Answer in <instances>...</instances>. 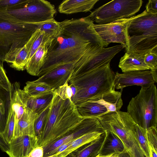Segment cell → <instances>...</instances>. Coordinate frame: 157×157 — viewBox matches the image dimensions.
<instances>
[{"label":"cell","instance_id":"8d00e7d4","mask_svg":"<svg viewBox=\"0 0 157 157\" xmlns=\"http://www.w3.org/2000/svg\"><path fill=\"white\" fill-rule=\"evenodd\" d=\"M147 12L157 15V0H149L146 6Z\"/></svg>","mask_w":157,"mask_h":157},{"label":"cell","instance_id":"603a6c76","mask_svg":"<svg viewBox=\"0 0 157 157\" xmlns=\"http://www.w3.org/2000/svg\"><path fill=\"white\" fill-rule=\"evenodd\" d=\"M28 96L40 98L53 94L54 90L46 83L35 80L27 81L23 90Z\"/></svg>","mask_w":157,"mask_h":157},{"label":"cell","instance_id":"e575fe53","mask_svg":"<svg viewBox=\"0 0 157 157\" xmlns=\"http://www.w3.org/2000/svg\"><path fill=\"white\" fill-rule=\"evenodd\" d=\"M54 92L63 99L71 100L72 97L71 90L68 83L55 89Z\"/></svg>","mask_w":157,"mask_h":157},{"label":"cell","instance_id":"f1b7e54d","mask_svg":"<svg viewBox=\"0 0 157 157\" xmlns=\"http://www.w3.org/2000/svg\"><path fill=\"white\" fill-rule=\"evenodd\" d=\"M38 29L44 31L48 36L55 38L59 33L61 27L59 22L53 18L40 22Z\"/></svg>","mask_w":157,"mask_h":157},{"label":"cell","instance_id":"f546056e","mask_svg":"<svg viewBox=\"0 0 157 157\" xmlns=\"http://www.w3.org/2000/svg\"><path fill=\"white\" fill-rule=\"evenodd\" d=\"M49 105L38 114L34 121V128L35 135L38 140L40 136L47 117Z\"/></svg>","mask_w":157,"mask_h":157},{"label":"cell","instance_id":"7bdbcfd3","mask_svg":"<svg viewBox=\"0 0 157 157\" xmlns=\"http://www.w3.org/2000/svg\"><path fill=\"white\" fill-rule=\"evenodd\" d=\"M46 157H59L58 155H54Z\"/></svg>","mask_w":157,"mask_h":157},{"label":"cell","instance_id":"ffe728a7","mask_svg":"<svg viewBox=\"0 0 157 157\" xmlns=\"http://www.w3.org/2000/svg\"><path fill=\"white\" fill-rule=\"evenodd\" d=\"M105 138L98 155L120 154L126 151L122 141L117 136L110 131L105 130Z\"/></svg>","mask_w":157,"mask_h":157},{"label":"cell","instance_id":"4fadbf2b","mask_svg":"<svg viewBox=\"0 0 157 157\" xmlns=\"http://www.w3.org/2000/svg\"><path fill=\"white\" fill-rule=\"evenodd\" d=\"M9 145L6 153L9 157H28L38 146V139L35 136H22L13 139Z\"/></svg>","mask_w":157,"mask_h":157},{"label":"cell","instance_id":"30bf717a","mask_svg":"<svg viewBox=\"0 0 157 157\" xmlns=\"http://www.w3.org/2000/svg\"><path fill=\"white\" fill-rule=\"evenodd\" d=\"M133 16L117 20L106 24H94V28L104 41L109 44L110 43H120L124 45L125 48L126 43V27Z\"/></svg>","mask_w":157,"mask_h":157},{"label":"cell","instance_id":"52a82bcc","mask_svg":"<svg viewBox=\"0 0 157 157\" xmlns=\"http://www.w3.org/2000/svg\"><path fill=\"white\" fill-rule=\"evenodd\" d=\"M142 0H115L98 7L88 16L98 24L130 18L140 10Z\"/></svg>","mask_w":157,"mask_h":157},{"label":"cell","instance_id":"484cf974","mask_svg":"<svg viewBox=\"0 0 157 157\" xmlns=\"http://www.w3.org/2000/svg\"><path fill=\"white\" fill-rule=\"evenodd\" d=\"M11 90L8 91L0 87V132L4 131L7 121L10 102Z\"/></svg>","mask_w":157,"mask_h":157},{"label":"cell","instance_id":"ab89813d","mask_svg":"<svg viewBox=\"0 0 157 157\" xmlns=\"http://www.w3.org/2000/svg\"><path fill=\"white\" fill-rule=\"evenodd\" d=\"M118 157H131L129 153L125 151L119 154Z\"/></svg>","mask_w":157,"mask_h":157},{"label":"cell","instance_id":"74e56055","mask_svg":"<svg viewBox=\"0 0 157 157\" xmlns=\"http://www.w3.org/2000/svg\"><path fill=\"white\" fill-rule=\"evenodd\" d=\"M44 154L43 147L38 146L32 151L28 157H43Z\"/></svg>","mask_w":157,"mask_h":157},{"label":"cell","instance_id":"4dcf8cb0","mask_svg":"<svg viewBox=\"0 0 157 157\" xmlns=\"http://www.w3.org/2000/svg\"><path fill=\"white\" fill-rule=\"evenodd\" d=\"M51 38H54L48 36L45 34L44 31L40 30L31 47L29 57L28 61L42 43L44 41Z\"/></svg>","mask_w":157,"mask_h":157},{"label":"cell","instance_id":"836d02e7","mask_svg":"<svg viewBox=\"0 0 157 157\" xmlns=\"http://www.w3.org/2000/svg\"><path fill=\"white\" fill-rule=\"evenodd\" d=\"M28 0H0V6L5 7L8 10L23 7Z\"/></svg>","mask_w":157,"mask_h":157},{"label":"cell","instance_id":"8992f818","mask_svg":"<svg viewBox=\"0 0 157 157\" xmlns=\"http://www.w3.org/2000/svg\"><path fill=\"white\" fill-rule=\"evenodd\" d=\"M127 113L135 123L145 129L157 126V89L154 84L141 87L127 107Z\"/></svg>","mask_w":157,"mask_h":157},{"label":"cell","instance_id":"3957f363","mask_svg":"<svg viewBox=\"0 0 157 157\" xmlns=\"http://www.w3.org/2000/svg\"><path fill=\"white\" fill-rule=\"evenodd\" d=\"M126 52L145 55L157 51V15L145 10L133 17L126 29Z\"/></svg>","mask_w":157,"mask_h":157},{"label":"cell","instance_id":"1f68e13d","mask_svg":"<svg viewBox=\"0 0 157 157\" xmlns=\"http://www.w3.org/2000/svg\"><path fill=\"white\" fill-rule=\"evenodd\" d=\"M144 61L150 70H157V51H152L144 55Z\"/></svg>","mask_w":157,"mask_h":157},{"label":"cell","instance_id":"8fae6325","mask_svg":"<svg viewBox=\"0 0 157 157\" xmlns=\"http://www.w3.org/2000/svg\"><path fill=\"white\" fill-rule=\"evenodd\" d=\"M150 70L135 71L115 74L113 86L115 89L123 90L129 86L136 85L147 87L155 84Z\"/></svg>","mask_w":157,"mask_h":157},{"label":"cell","instance_id":"5bb4252c","mask_svg":"<svg viewBox=\"0 0 157 157\" xmlns=\"http://www.w3.org/2000/svg\"><path fill=\"white\" fill-rule=\"evenodd\" d=\"M40 30L37 29L25 44L16 50L8 63L11 67L19 71L25 70L31 47Z\"/></svg>","mask_w":157,"mask_h":157},{"label":"cell","instance_id":"83f0119b","mask_svg":"<svg viewBox=\"0 0 157 157\" xmlns=\"http://www.w3.org/2000/svg\"><path fill=\"white\" fill-rule=\"evenodd\" d=\"M135 136L145 157H149V150L147 130L136 124L134 129Z\"/></svg>","mask_w":157,"mask_h":157},{"label":"cell","instance_id":"ba28073f","mask_svg":"<svg viewBox=\"0 0 157 157\" xmlns=\"http://www.w3.org/2000/svg\"><path fill=\"white\" fill-rule=\"evenodd\" d=\"M8 10L17 18L29 23H39L52 19L56 13L54 6L44 0H28L23 7Z\"/></svg>","mask_w":157,"mask_h":157},{"label":"cell","instance_id":"d4e9b609","mask_svg":"<svg viewBox=\"0 0 157 157\" xmlns=\"http://www.w3.org/2000/svg\"><path fill=\"white\" fill-rule=\"evenodd\" d=\"M23 92L26 107L38 114L50 104L53 96V94L41 97L33 98L28 96Z\"/></svg>","mask_w":157,"mask_h":157},{"label":"cell","instance_id":"b9f144b4","mask_svg":"<svg viewBox=\"0 0 157 157\" xmlns=\"http://www.w3.org/2000/svg\"><path fill=\"white\" fill-rule=\"evenodd\" d=\"M119 154L113 153L105 156H99L98 155L96 157H118Z\"/></svg>","mask_w":157,"mask_h":157},{"label":"cell","instance_id":"9c48e42d","mask_svg":"<svg viewBox=\"0 0 157 157\" xmlns=\"http://www.w3.org/2000/svg\"><path fill=\"white\" fill-rule=\"evenodd\" d=\"M94 131L105 132L98 119L97 118H84L63 136L50 144L43 147V157L49 156L52 151L60 145L71 143L85 134Z\"/></svg>","mask_w":157,"mask_h":157},{"label":"cell","instance_id":"60d3db41","mask_svg":"<svg viewBox=\"0 0 157 157\" xmlns=\"http://www.w3.org/2000/svg\"><path fill=\"white\" fill-rule=\"evenodd\" d=\"M157 70H151L152 75L155 83H156L157 82Z\"/></svg>","mask_w":157,"mask_h":157},{"label":"cell","instance_id":"5b68a950","mask_svg":"<svg viewBox=\"0 0 157 157\" xmlns=\"http://www.w3.org/2000/svg\"><path fill=\"white\" fill-rule=\"evenodd\" d=\"M98 118L105 131L112 132L119 137L131 157H145L135 136L136 124L127 112H110Z\"/></svg>","mask_w":157,"mask_h":157},{"label":"cell","instance_id":"7a4b0ae2","mask_svg":"<svg viewBox=\"0 0 157 157\" xmlns=\"http://www.w3.org/2000/svg\"><path fill=\"white\" fill-rule=\"evenodd\" d=\"M39 23L21 21L0 6V59L8 63L16 50L23 46L38 29Z\"/></svg>","mask_w":157,"mask_h":157},{"label":"cell","instance_id":"277c9868","mask_svg":"<svg viewBox=\"0 0 157 157\" xmlns=\"http://www.w3.org/2000/svg\"><path fill=\"white\" fill-rule=\"evenodd\" d=\"M114 75L109 63L70 81L76 89L71 101L76 105L115 90Z\"/></svg>","mask_w":157,"mask_h":157},{"label":"cell","instance_id":"44dd1931","mask_svg":"<svg viewBox=\"0 0 157 157\" xmlns=\"http://www.w3.org/2000/svg\"><path fill=\"white\" fill-rule=\"evenodd\" d=\"M105 137V132L98 139L81 146L65 157H96L99 153Z\"/></svg>","mask_w":157,"mask_h":157},{"label":"cell","instance_id":"7402d4cb","mask_svg":"<svg viewBox=\"0 0 157 157\" xmlns=\"http://www.w3.org/2000/svg\"><path fill=\"white\" fill-rule=\"evenodd\" d=\"M80 115L83 118H97L108 113L106 108L96 102L88 100L76 105Z\"/></svg>","mask_w":157,"mask_h":157},{"label":"cell","instance_id":"d6a6232c","mask_svg":"<svg viewBox=\"0 0 157 157\" xmlns=\"http://www.w3.org/2000/svg\"><path fill=\"white\" fill-rule=\"evenodd\" d=\"M3 62L0 59V87L8 91L11 90L12 84L3 67Z\"/></svg>","mask_w":157,"mask_h":157},{"label":"cell","instance_id":"2e32d148","mask_svg":"<svg viewBox=\"0 0 157 157\" xmlns=\"http://www.w3.org/2000/svg\"><path fill=\"white\" fill-rule=\"evenodd\" d=\"M37 115L26 107L21 117L15 124L13 139L22 136H35L34 125Z\"/></svg>","mask_w":157,"mask_h":157},{"label":"cell","instance_id":"e0dca14e","mask_svg":"<svg viewBox=\"0 0 157 157\" xmlns=\"http://www.w3.org/2000/svg\"><path fill=\"white\" fill-rule=\"evenodd\" d=\"M144 55L126 52L120 59L119 64L123 73L150 70L144 61Z\"/></svg>","mask_w":157,"mask_h":157},{"label":"cell","instance_id":"f35d334b","mask_svg":"<svg viewBox=\"0 0 157 157\" xmlns=\"http://www.w3.org/2000/svg\"><path fill=\"white\" fill-rule=\"evenodd\" d=\"M9 145L5 140L2 134L0 132V148L2 151L6 152L9 150Z\"/></svg>","mask_w":157,"mask_h":157},{"label":"cell","instance_id":"d590c367","mask_svg":"<svg viewBox=\"0 0 157 157\" xmlns=\"http://www.w3.org/2000/svg\"><path fill=\"white\" fill-rule=\"evenodd\" d=\"M147 130L148 145L157 148V127H151Z\"/></svg>","mask_w":157,"mask_h":157},{"label":"cell","instance_id":"4316f807","mask_svg":"<svg viewBox=\"0 0 157 157\" xmlns=\"http://www.w3.org/2000/svg\"><path fill=\"white\" fill-rule=\"evenodd\" d=\"M15 121V114L10 102L9 105L7 121L5 129L2 135L6 142L9 144L13 138Z\"/></svg>","mask_w":157,"mask_h":157},{"label":"cell","instance_id":"9a60e30c","mask_svg":"<svg viewBox=\"0 0 157 157\" xmlns=\"http://www.w3.org/2000/svg\"><path fill=\"white\" fill-rule=\"evenodd\" d=\"M54 38L49 39L43 42L29 61L25 70L29 74L38 76L44 64L48 47Z\"/></svg>","mask_w":157,"mask_h":157},{"label":"cell","instance_id":"d6986e66","mask_svg":"<svg viewBox=\"0 0 157 157\" xmlns=\"http://www.w3.org/2000/svg\"><path fill=\"white\" fill-rule=\"evenodd\" d=\"M122 90L118 91L114 90L88 100L96 102L103 105L107 109L108 113L117 112L120 111L123 105L121 98Z\"/></svg>","mask_w":157,"mask_h":157},{"label":"cell","instance_id":"ac0fdd59","mask_svg":"<svg viewBox=\"0 0 157 157\" xmlns=\"http://www.w3.org/2000/svg\"><path fill=\"white\" fill-rule=\"evenodd\" d=\"M98 0H64L59 4L58 11L67 14L87 12L93 8Z\"/></svg>","mask_w":157,"mask_h":157},{"label":"cell","instance_id":"7c38bea8","mask_svg":"<svg viewBox=\"0 0 157 157\" xmlns=\"http://www.w3.org/2000/svg\"><path fill=\"white\" fill-rule=\"evenodd\" d=\"M74 64L58 67L39 77L36 80L46 83L55 90L68 83L73 72Z\"/></svg>","mask_w":157,"mask_h":157},{"label":"cell","instance_id":"6da1fadb","mask_svg":"<svg viewBox=\"0 0 157 157\" xmlns=\"http://www.w3.org/2000/svg\"><path fill=\"white\" fill-rule=\"evenodd\" d=\"M84 118L69 99H63L53 92L48 111L40 136L39 146L50 144L79 124Z\"/></svg>","mask_w":157,"mask_h":157},{"label":"cell","instance_id":"cb8c5ba5","mask_svg":"<svg viewBox=\"0 0 157 157\" xmlns=\"http://www.w3.org/2000/svg\"><path fill=\"white\" fill-rule=\"evenodd\" d=\"M105 132L94 131L85 134L71 142L70 145L58 155L59 157H65L70 153L88 143L99 138Z\"/></svg>","mask_w":157,"mask_h":157}]
</instances>
